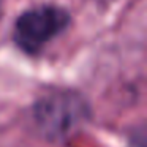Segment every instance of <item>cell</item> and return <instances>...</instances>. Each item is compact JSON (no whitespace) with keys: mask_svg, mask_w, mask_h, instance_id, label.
Segmentation results:
<instances>
[{"mask_svg":"<svg viewBox=\"0 0 147 147\" xmlns=\"http://www.w3.org/2000/svg\"><path fill=\"white\" fill-rule=\"evenodd\" d=\"M0 5H2V0H0Z\"/></svg>","mask_w":147,"mask_h":147,"instance_id":"obj_5","label":"cell"},{"mask_svg":"<svg viewBox=\"0 0 147 147\" xmlns=\"http://www.w3.org/2000/svg\"><path fill=\"white\" fill-rule=\"evenodd\" d=\"M92 2H93V3H95L98 8L106 10V8H111L112 5L115 3V2H119V0H92Z\"/></svg>","mask_w":147,"mask_h":147,"instance_id":"obj_4","label":"cell"},{"mask_svg":"<svg viewBox=\"0 0 147 147\" xmlns=\"http://www.w3.org/2000/svg\"><path fill=\"white\" fill-rule=\"evenodd\" d=\"M73 26V14L57 3H40L18 14L11 29L14 48L27 57H40L49 45Z\"/></svg>","mask_w":147,"mask_h":147,"instance_id":"obj_2","label":"cell"},{"mask_svg":"<svg viewBox=\"0 0 147 147\" xmlns=\"http://www.w3.org/2000/svg\"><path fill=\"white\" fill-rule=\"evenodd\" d=\"M35 131L51 144H67L93 119L89 98L73 87H49L29 108Z\"/></svg>","mask_w":147,"mask_h":147,"instance_id":"obj_1","label":"cell"},{"mask_svg":"<svg viewBox=\"0 0 147 147\" xmlns=\"http://www.w3.org/2000/svg\"><path fill=\"white\" fill-rule=\"evenodd\" d=\"M128 146L146 147V127H144V123H139L128 133Z\"/></svg>","mask_w":147,"mask_h":147,"instance_id":"obj_3","label":"cell"}]
</instances>
